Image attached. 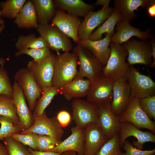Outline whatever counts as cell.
Listing matches in <instances>:
<instances>
[{"label":"cell","instance_id":"cell-15","mask_svg":"<svg viewBox=\"0 0 155 155\" xmlns=\"http://www.w3.org/2000/svg\"><path fill=\"white\" fill-rule=\"evenodd\" d=\"M129 22V21L123 19L117 24L115 28L116 32L111 38V42L121 45L133 36L141 40H147L153 36L151 28L141 31L131 26Z\"/></svg>","mask_w":155,"mask_h":155},{"label":"cell","instance_id":"cell-30","mask_svg":"<svg viewBox=\"0 0 155 155\" xmlns=\"http://www.w3.org/2000/svg\"><path fill=\"white\" fill-rule=\"evenodd\" d=\"M18 51L26 49H40L48 47L43 37H36L33 34L24 36L20 35L15 43Z\"/></svg>","mask_w":155,"mask_h":155},{"label":"cell","instance_id":"cell-8","mask_svg":"<svg viewBox=\"0 0 155 155\" xmlns=\"http://www.w3.org/2000/svg\"><path fill=\"white\" fill-rule=\"evenodd\" d=\"M36 29L50 49L59 53L60 50L69 52L73 49L70 38L53 24L39 25Z\"/></svg>","mask_w":155,"mask_h":155},{"label":"cell","instance_id":"cell-13","mask_svg":"<svg viewBox=\"0 0 155 155\" xmlns=\"http://www.w3.org/2000/svg\"><path fill=\"white\" fill-rule=\"evenodd\" d=\"M55 56L54 54L51 53L48 57L39 62L32 60L29 61L27 64L26 68L42 89L51 86Z\"/></svg>","mask_w":155,"mask_h":155},{"label":"cell","instance_id":"cell-42","mask_svg":"<svg viewBox=\"0 0 155 155\" xmlns=\"http://www.w3.org/2000/svg\"><path fill=\"white\" fill-rule=\"evenodd\" d=\"M56 117L62 128L67 127L71 121V116L69 112L66 110H62L59 111Z\"/></svg>","mask_w":155,"mask_h":155},{"label":"cell","instance_id":"cell-32","mask_svg":"<svg viewBox=\"0 0 155 155\" xmlns=\"http://www.w3.org/2000/svg\"><path fill=\"white\" fill-rule=\"evenodd\" d=\"M26 0H7L0 3L2 16L10 19L15 18Z\"/></svg>","mask_w":155,"mask_h":155},{"label":"cell","instance_id":"cell-23","mask_svg":"<svg viewBox=\"0 0 155 155\" xmlns=\"http://www.w3.org/2000/svg\"><path fill=\"white\" fill-rule=\"evenodd\" d=\"M91 81L77 75L71 82L62 87L60 93L68 101L86 96Z\"/></svg>","mask_w":155,"mask_h":155},{"label":"cell","instance_id":"cell-21","mask_svg":"<svg viewBox=\"0 0 155 155\" xmlns=\"http://www.w3.org/2000/svg\"><path fill=\"white\" fill-rule=\"evenodd\" d=\"M71 131L69 136L50 151L62 153L71 151L75 152L79 155H84V129L76 125L71 128Z\"/></svg>","mask_w":155,"mask_h":155},{"label":"cell","instance_id":"cell-7","mask_svg":"<svg viewBox=\"0 0 155 155\" xmlns=\"http://www.w3.org/2000/svg\"><path fill=\"white\" fill-rule=\"evenodd\" d=\"M121 45L127 52V59L129 65L140 64L150 66L152 59L149 41L131 38Z\"/></svg>","mask_w":155,"mask_h":155},{"label":"cell","instance_id":"cell-9","mask_svg":"<svg viewBox=\"0 0 155 155\" xmlns=\"http://www.w3.org/2000/svg\"><path fill=\"white\" fill-rule=\"evenodd\" d=\"M113 82L102 73L94 80L91 81L86 96V100L98 106L111 102Z\"/></svg>","mask_w":155,"mask_h":155},{"label":"cell","instance_id":"cell-4","mask_svg":"<svg viewBox=\"0 0 155 155\" xmlns=\"http://www.w3.org/2000/svg\"><path fill=\"white\" fill-rule=\"evenodd\" d=\"M127 80L131 96L140 99L155 95V82L150 75L141 74L133 65H129Z\"/></svg>","mask_w":155,"mask_h":155},{"label":"cell","instance_id":"cell-18","mask_svg":"<svg viewBox=\"0 0 155 155\" xmlns=\"http://www.w3.org/2000/svg\"><path fill=\"white\" fill-rule=\"evenodd\" d=\"M81 22L78 17L57 9L52 19V24L78 44L79 41L78 31Z\"/></svg>","mask_w":155,"mask_h":155},{"label":"cell","instance_id":"cell-40","mask_svg":"<svg viewBox=\"0 0 155 155\" xmlns=\"http://www.w3.org/2000/svg\"><path fill=\"white\" fill-rule=\"evenodd\" d=\"M140 106L151 119L155 120V95L139 99Z\"/></svg>","mask_w":155,"mask_h":155},{"label":"cell","instance_id":"cell-43","mask_svg":"<svg viewBox=\"0 0 155 155\" xmlns=\"http://www.w3.org/2000/svg\"><path fill=\"white\" fill-rule=\"evenodd\" d=\"M27 148L30 155H60L62 153L51 151L41 152L34 150L30 147Z\"/></svg>","mask_w":155,"mask_h":155},{"label":"cell","instance_id":"cell-2","mask_svg":"<svg viewBox=\"0 0 155 155\" xmlns=\"http://www.w3.org/2000/svg\"><path fill=\"white\" fill-rule=\"evenodd\" d=\"M111 53L102 74L113 82L121 79L127 80L129 65L126 62L128 53L122 45L111 42Z\"/></svg>","mask_w":155,"mask_h":155},{"label":"cell","instance_id":"cell-51","mask_svg":"<svg viewBox=\"0 0 155 155\" xmlns=\"http://www.w3.org/2000/svg\"><path fill=\"white\" fill-rule=\"evenodd\" d=\"M152 155H154V154H152Z\"/></svg>","mask_w":155,"mask_h":155},{"label":"cell","instance_id":"cell-3","mask_svg":"<svg viewBox=\"0 0 155 155\" xmlns=\"http://www.w3.org/2000/svg\"><path fill=\"white\" fill-rule=\"evenodd\" d=\"M109 0H98L96 5H102V8L97 11H91L85 16L78 31L79 41L88 39L94 30L99 27L110 16L114 8L110 7Z\"/></svg>","mask_w":155,"mask_h":155},{"label":"cell","instance_id":"cell-31","mask_svg":"<svg viewBox=\"0 0 155 155\" xmlns=\"http://www.w3.org/2000/svg\"><path fill=\"white\" fill-rule=\"evenodd\" d=\"M0 116L9 118L15 125L19 126V119L12 97L0 96Z\"/></svg>","mask_w":155,"mask_h":155},{"label":"cell","instance_id":"cell-26","mask_svg":"<svg viewBox=\"0 0 155 155\" xmlns=\"http://www.w3.org/2000/svg\"><path fill=\"white\" fill-rule=\"evenodd\" d=\"M14 22L19 28L37 29L39 25L35 10L31 0L26 1Z\"/></svg>","mask_w":155,"mask_h":155},{"label":"cell","instance_id":"cell-28","mask_svg":"<svg viewBox=\"0 0 155 155\" xmlns=\"http://www.w3.org/2000/svg\"><path fill=\"white\" fill-rule=\"evenodd\" d=\"M123 19L122 17L114 8L109 17L93 32L88 39L92 40L101 39L104 34H108L112 37L115 33V28L116 24Z\"/></svg>","mask_w":155,"mask_h":155},{"label":"cell","instance_id":"cell-45","mask_svg":"<svg viewBox=\"0 0 155 155\" xmlns=\"http://www.w3.org/2000/svg\"><path fill=\"white\" fill-rule=\"evenodd\" d=\"M147 8V13L151 18L155 17V1L151 0L150 4Z\"/></svg>","mask_w":155,"mask_h":155},{"label":"cell","instance_id":"cell-39","mask_svg":"<svg viewBox=\"0 0 155 155\" xmlns=\"http://www.w3.org/2000/svg\"><path fill=\"white\" fill-rule=\"evenodd\" d=\"M37 135V134L33 133L26 134L16 133L12 134L10 137L25 146H28L33 149L37 151L36 142Z\"/></svg>","mask_w":155,"mask_h":155},{"label":"cell","instance_id":"cell-24","mask_svg":"<svg viewBox=\"0 0 155 155\" xmlns=\"http://www.w3.org/2000/svg\"><path fill=\"white\" fill-rule=\"evenodd\" d=\"M53 1L58 9L66 11L68 14L77 17H84L94 9L93 5L81 0H55Z\"/></svg>","mask_w":155,"mask_h":155},{"label":"cell","instance_id":"cell-16","mask_svg":"<svg viewBox=\"0 0 155 155\" xmlns=\"http://www.w3.org/2000/svg\"><path fill=\"white\" fill-rule=\"evenodd\" d=\"M113 97L111 108L116 116L120 117L129 105L130 97V90L126 79H121L113 82Z\"/></svg>","mask_w":155,"mask_h":155},{"label":"cell","instance_id":"cell-25","mask_svg":"<svg viewBox=\"0 0 155 155\" xmlns=\"http://www.w3.org/2000/svg\"><path fill=\"white\" fill-rule=\"evenodd\" d=\"M151 0H115V9L123 19L129 22L135 19L137 15L134 11L140 7L146 8Z\"/></svg>","mask_w":155,"mask_h":155},{"label":"cell","instance_id":"cell-17","mask_svg":"<svg viewBox=\"0 0 155 155\" xmlns=\"http://www.w3.org/2000/svg\"><path fill=\"white\" fill-rule=\"evenodd\" d=\"M98 118L96 123L101 129L108 139L118 132L120 122L119 117L113 112L111 102L98 106Z\"/></svg>","mask_w":155,"mask_h":155},{"label":"cell","instance_id":"cell-19","mask_svg":"<svg viewBox=\"0 0 155 155\" xmlns=\"http://www.w3.org/2000/svg\"><path fill=\"white\" fill-rule=\"evenodd\" d=\"M118 133L121 147L126 139L130 136L136 138L137 141H133L132 144L140 150L142 149L146 143H155V135L154 133L151 132L142 131L129 123H121Z\"/></svg>","mask_w":155,"mask_h":155},{"label":"cell","instance_id":"cell-29","mask_svg":"<svg viewBox=\"0 0 155 155\" xmlns=\"http://www.w3.org/2000/svg\"><path fill=\"white\" fill-rule=\"evenodd\" d=\"M59 93V90L52 86L42 88V95L36 102L33 114V116L41 115L50 104L54 97Z\"/></svg>","mask_w":155,"mask_h":155},{"label":"cell","instance_id":"cell-22","mask_svg":"<svg viewBox=\"0 0 155 155\" xmlns=\"http://www.w3.org/2000/svg\"><path fill=\"white\" fill-rule=\"evenodd\" d=\"M112 37L105 34V37L97 40L89 39L80 40L78 44L88 50L104 67L109 57L111 49L109 47Z\"/></svg>","mask_w":155,"mask_h":155},{"label":"cell","instance_id":"cell-5","mask_svg":"<svg viewBox=\"0 0 155 155\" xmlns=\"http://www.w3.org/2000/svg\"><path fill=\"white\" fill-rule=\"evenodd\" d=\"M73 52L78 59V76L92 81L101 74L103 66L88 50L78 44L73 48Z\"/></svg>","mask_w":155,"mask_h":155},{"label":"cell","instance_id":"cell-27","mask_svg":"<svg viewBox=\"0 0 155 155\" xmlns=\"http://www.w3.org/2000/svg\"><path fill=\"white\" fill-rule=\"evenodd\" d=\"M36 13L38 25L48 24L54 16L56 11L53 1L32 0Z\"/></svg>","mask_w":155,"mask_h":155},{"label":"cell","instance_id":"cell-47","mask_svg":"<svg viewBox=\"0 0 155 155\" xmlns=\"http://www.w3.org/2000/svg\"><path fill=\"white\" fill-rule=\"evenodd\" d=\"M60 155H79L75 151H67L61 153Z\"/></svg>","mask_w":155,"mask_h":155},{"label":"cell","instance_id":"cell-20","mask_svg":"<svg viewBox=\"0 0 155 155\" xmlns=\"http://www.w3.org/2000/svg\"><path fill=\"white\" fill-rule=\"evenodd\" d=\"M84 129V155H95L108 139L96 123L91 124Z\"/></svg>","mask_w":155,"mask_h":155},{"label":"cell","instance_id":"cell-11","mask_svg":"<svg viewBox=\"0 0 155 155\" xmlns=\"http://www.w3.org/2000/svg\"><path fill=\"white\" fill-rule=\"evenodd\" d=\"M64 131L56 117H49L45 111L40 115L34 116V123L28 129L21 131V134L33 133L51 136L61 141Z\"/></svg>","mask_w":155,"mask_h":155},{"label":"cell","instance_id":"cell-50","mask_svg":"<svg viewBox=\"0 0 155 155\" xmlns=\"http://www.w3.org/2000/svg\"><path fill=\"white\" fill-rule=\"evenodd\" d=\"M5 26L4 24L0 25V33L4 29Z\"/></svg>","mask_w":155,"mask_h":155},{"label":"cell","instance_id":"cell-46","mask_svg":"<svg viewBox=\"0 0 155 155\" xmlns=\"http://www.w3.org/2000/svg\"><path fill=\"white\" fill-rule=\"evenodd\" d=\"M0 155H9L4 145L0 143Z\"/></svg>","mask_w":155,"mask_h":155},{"label":"cell","instance_id":"cell-14","mask_svg":"<svg viewBox=\"0 0 155 155\" xmlns=\"http://www.w3.org/2000/svg\"><path fill=\"white\" fill-rule=\"evenodd\" d=\"M13 88L12 98L19 119L18 126L21 131H24L33 125L34 116L26 104L22 89L15 81Z\"/></svg>","mask_w":155,"mask_h":155},{"label":"cell","instance_id":"cell-6","mask_svg":"<svg viewBox=\"0 0 155 155\" xmlns=\"http://www.w3.org/2000/svg\"><path fill=\"white\" fill-rule=\"evenodd\" d=\"M120 123H131L139 129H146L155 133L154 122L151 120L141 107L139 99L130 96L127 107L119 117Z\"/></svg>","mask_w":155,"mask_h":155},{"label":"cell","instance_id":"cell-41","mask_svg":"<svg viewBox=\"0 0 155 155\" xmlns=\"http://www.w3.org/2000/svg\"><path fill=\"white\" fill-rule=\"evenodd\" d=\"M122 147L125 151V152H122V155H152L155 152V148L145 150L139 149L134 147L131 142L126 140Z\"/></svg>","mask_w":155,"mask_h":155},{"label":"cell","instance_id":"cell-35","mask_svg":"<svg viewBox=\"0 0 155 155\" xmlns=\"http://www.w3.org/2000/svg\"><path fill=\"white\" fill-rule=\"evenodd\" d=\"M51 54L48 47L40 49H26L18 51L15 53L16 57L23 54L28 55L37 62H39L48 57Z\"/></svg>","mask_w":155,"mask_h":155},{"label":"cell","instance_id":"cell-49","mask_svg":"<svg viewBox=\"0 0 155 155\" xmlns=\"http://www.w3.org/2000/svg\"><path fill=\"white\" fill-rule=\"evenodd\" d=\"M2 16L1 12V10L0 8V25L4 24V20L1 18V16Z\"/></svg>","mask_w":155,"mask_h":155},{"label":"cell","instance_id":"cell-33","mask_svg":"<svg viewBox=\"0 0 155 155\" xmlns=\"http://www.w3.org/2000/svg\"><path fill=\"white\" fill-rule=\"evenodd\" d=\"M118 132L108 139L95 155H122Z\"/></svg>","mask_w":155,"mask_h":155},{"label":"cell","instance_id":"cell-37","mask_svg":"<svg viewBox=\"0 0 155 155\" xmlns=\"http://www.w3.org/2000/svg\"><path fill=\"white\" fill-rule=\"evenodd\" d=\"M61 142L48 135L37 134L36 142L37 151L49 152Z\"/></svg>","mask_w":155,"mask_h":155},{"label":"cell","instance_id":"cell-12","mask_svg":"<svg viewBox=\"0 0 155 155\" xmlns=\"http://www.w3.org/2000/svg\"><path fill=\"white\" fill-rule=\"evenodd\" d=\"M72 117L76 126L83 129L96 123L98 116V106L87 100L74 99L71 102Z\"/></svg>","mask_w":155,"mask_h":155},{"label":"cell","instance_id":"cell-38","mask_svg":"<svg viewBox=\"0 0 155 155\" xmlns=\"http://www.w3.org/2000/svg\"><path fill=\"white\" fill-rule=\"evenodd\" d=\"M13 88L7 72L3 66L0 67V96L12 97Z\"/></svg>","mask_w":155,"mask_h":155},{"label":"cell","instance_id":"cell-44","mask_svg":"<svg viewBox=\"0 0 155 155\" xmlns=\"http://www.w3.org/2000/svg\"><path fill=\"white\" fill-rule=\"evenodd\" d=\"M149 41L151 46L152 50V61L150 67L151 68H154L155 67V40L154 36L150 38Z\"/></svg>","mask_w":155,"mask_h":155},{"label":"cell","instance_id":"cell-34","mask_svg":"<svg viewBox=\"0 0 155 155\" xmlns=\"http://www.w3.org/2000/svg\"><path fill=\"white\" fill-rule=\"evenodd\" d=\"M9 155H30L26 146L9 137L3 140Z\"/></svg>","mask_w":155,"mask_h":155},{"label":"cell","instance_id":"cell-10","mask_svg":"<svg viewBox=\"0 0 155 155\" xmlns=\"http://www.w3.org/2000/svg\"><path fill=\"white\" fill-rule=\"evenodd\" d=\"M14 79L22 89L30 109L34 110L37 100L41 95L42 89L26 67L18 70L15 74Z\"/></svg>","mask_w":155,"mask_h":155},{"label":"cell","instance_id":"cell-48","mask_svg":"<svg viewBox=\"0 0 155 155\" xmlns=\"http://www.w3.org/2000/svg\"><path fill=\"white\" fill-rule=\"evenodd\" d=\"M6 60L5 59L3 58H0V65L1 66H3L5 64Z\"/></svg>","mask_w":155,"mask_h":155},{"label":"cell","instance_id":"cell-1","mask_svg":"<svg viewBox=\"0 0 155 155\" xmlns=\"http://www.w3.org/2000/svg\"><path fill=\"white\" fill-rule=\"evenodd\" d=\"M78 59L73 53H57L55 55L51 86L59 89L72 80L78 75Z\"/></svg>","mask_w":155,"mask_h":155},{"label":"cell","instance_id":"cell-36","mask_svg":"<svg viewBox=\"0 0 155 155\" xmlns=\"http://www.w3.org/2000/svg\"><path fill=\"white\" fill-rule=\"evenodd\" d=\"M0 140L10 137L13 134L20 133L21 130L18 126L15 125L9 118L0 116Z\"/></svg>","mask_w":155,"mask_h":155}]
</instances>
